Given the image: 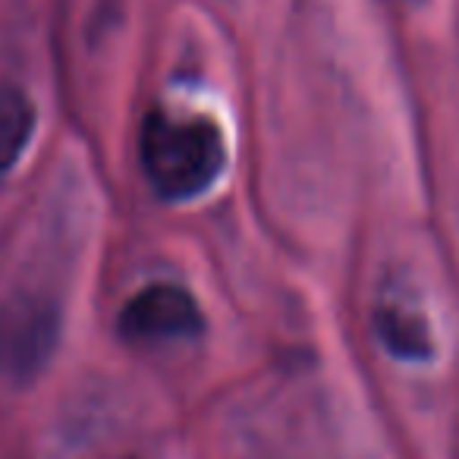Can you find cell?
I'll use <instances>...</instances> for the list:
<instances>
[{
    "label": "cell",
    "mask_w": 459,
    "mask_h": 459,
    "mask_svg": "<svg viewBox=\"0 0 459 459\" xmlns=\"http://www.w3.org/2000/svg\"><path fill=\"white\" fill-rule=\"evenodd\" d=\"M142 167L160 198H192L204 192L223 170L227 148L221 129L202 117H173L152 110L139 142Z\"/></svg>",
    "instance_id": "obj_1"
},
{
    "label": "cell",
    "mask_w": 459,
    "mask_h": 459,
    "mask_svg": "<svg viewBox=\"0 0 459 459\" xmlns=\"http://www.w3.org/2000/svg\"><path fill=\"white\" fill-rule=\"evenodd\" d=\"M204 327L195 299L173 283L135 293L120 312V333L133 343H170V340H192Z\"/></svg>",
    "instance_id": "obj_2"
},
{
    "label": "cell",
    "mask_w": 459,
    "mask_h": 459,
    "mask_svg": "<svg viewBox=\"0 0 459 459\" xmlns=\"http://www.w3.org/2000/svg\"><path fill=\"white\" fill-rule=\"evenodd\" d=\"M54 321L45 306L22 299L0 315V365L20 377L32 375L51 350Z\"/></svg>",
    "instance_id": "obj_3"
},
{
    "label": "cell",
    "mask_w": 459,
    "mask_h": 459,
    "mask_svg": "<svg viewBox=\"0 0 459 459\" xmlns=\"http://www.w3.org/2000/svg\"><path fill=\"white\" fill-rule=\"evenodd\" d=\"M32 129H35L32 101L20 89L4 85L0 89V173L16 164L22 148L32 139Z\"/></svg>",
    "instance_id": "obj_4"
},
{
    "label": "cell",
    "mask_w": 459,
    "mask_h": 459,
    "mask_svg": "<svg viewBox=\"0 0 459 459\" xmlns=\"http://www.w3.org/2000/svg\"><path fill=\"white\" fill-rule=\"evenodd\" d=\"M377 333H381L384 346L400 359L431 356V340H428L425 321L400 306H390V302L377 306Z\"/></svg>",
    "instance_id": "obj_5"
}]
</instances>
